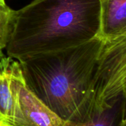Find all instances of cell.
<instances>
[{"label": "cell", "instance_id": "5b68a950", "mask_svg": "<svg viewBox=\"0 0 126 126\" xmlns=\"http://www.w3.org/2000/svg\"><path fill=\"white\" fill-rule=\"evenodd\" d=\"M100 32L105 41L126 35V0H100Z\"/></svg>", "mask_w": 126, "mask_h": 126}, {"label": "cell", "instance_id": "ba28073f", "mask_svg": "<svg viewBox=\"0 0 126 126\" xmlns=\"http://www.w3.org/2000/svg\"><path fill=\"white\" fill-rule=\"evenodd\" d=\"M13 10L10 9L5 2L0 3V59L4 57L3 49H5L13 19Z\"/></svg>", "mask_w": 126, "mask_h": 126}, {"label": "cell", "instance_id": "6da1fadb", "mask_svg": "<svg viewBox=\"0 0 126 126\" xmlns=\"http://www.w3.org/2000/svg\"><path fill=\"white\" fill-rule=\"evenodd\" d=\"M105 41L97 36L63 50L18 60L28 89L62 120L89 123L93 80Z\"/></svg>", "mask_w": 126, "mask_h": 126}, {"label": "cell", "instance_id": "3957f363", "mask_svg": "<svg viewBox=\"0 0 126 126\" xmlns=\"http://www.w3.org/2000/svg\"><path fill=\"white\" fill-rule=\"evenodd\" d=\"M126 35L105 41L94 73L89 123L126 93Z\"/></svg>", "mask_w": 126, "mask_h": 126}, {"label": "cell", "instance_id": "9c48e42d", "mask_svg": "<svg viewBox=\"0 0 126 126\" xmlns=\"http://www.w3.org/2000/svg\"><path fill=\"white\" fill-rule=\"evenodd\" d=\"M2 2H4V0H0V3H2Z\"/></svg>", "mask_w": 126, "mask_h": 126}, {"label": "cell", "instance_id": "8992f818", "mask_svg": "<svg viewBox=\"0 0 126 126\" xmlns=\"http://www.w3.org/2000/svg\"><path fill=\"white\" fill-rule=\"evenodd\" d=\"M13 58L0 59V126H16L14 121L15 100L11 87Z\"/></svg>", "mask_w": 126, "mask_h": 126}, {"label": "cell", "instance_id": "7a4b0ae2", "mask_svg": "<svg viewBox=\"0 0 126 126\" xmlns=\"http://www.w3.org/2000/svg\"><path fill=\"white\" fill-rule=\"evenodd\" d=\"M100 16V0H33L13 10L7 54L18 61L84 44L99 35Z\"/></svg>", "mask_w": 126, "mask_h": 126}, {"label": "cell", "instance_id": "277c9868", "mask_svg": "<svg viewBox=\"0 0 126 126\" xmlns=\"http://www.w3.org/2000/svg\"><path fill=\"white\" fill-rule=\"evenodd\" d=\"M11 87L15 100L16 126H77L62 120L28 89L19 63L14 60L12 63Z\"/></svg>", "mask_w": 126, "mask_h": 126}, {"label": "cell", "instance_id": "52a82bcc", "mask_svg": "<svg viewBox=\"0 0 126 126\" xmlns=\"http://www.w3.org/2000/svg\"><path fill=\"white\" fill-rule=\"evenodd\" d=\"M126 93L120 95L105 110L95 114L83 126H126Z\"/></svg>", "mask_w": 126, "mask_h": 126}]
</instances>
